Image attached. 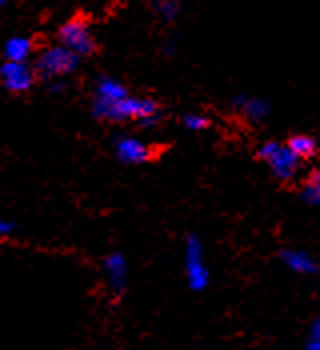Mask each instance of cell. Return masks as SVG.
Segmentation results:
<instances>
[{
    "instance_id": "cell-1",
    "label": "cell",
    "mask_w": 320,
    "mask_h": 350,
    "mask_svg": "<svg viewBox=\"0 0 320 350\" xmlns=\"http://www.w3.org/2000/svg\"><path fill=\"white\" fill-rule=\"evenodd\" d=\"M92 118L108 122V124H124V122H134L138 124L142 131H150L155 126H159L162 120V108L160 105L150 98V96H136L129 94L126 98L108 105V107L90 108Z\"/></svg>"
},
{
    "instance_id": "cell-18",
    "label": "cell",
    "mask_w": 320,
    "mask_h": 350,
    "mask_svg": "<svg viewBox=\"0 0 320 350\" xmlns=\"http://www.w3.org/2000/svg\"><path fill=\"white\" fill-rule=\"evenodd\" d=\"M310 338H320V319H317L310 328Z\"/></svg>"
},
{
    "instance_id": "cell-6",
    "label": "cell",
    "mask_w": 320,
    "mask_h": 350,
    "mask_svg": "<svg viewBox=\"0 0 320 350\" xmlns=\"http://www.w3.org/2000/svg\"><path fill=\"white\" fill-rule=\"evenodd\" d=\"M101 272L105 286L112 297H124L129 288V276H131V267L129 258L122 250H112L101 260Z\"/></svg>"
},
{
    "instance_id": "cell-9",
    "label": "cell",
    "mask_w": 320,
    "mask_h": 350,
    "mask_svg": "<svg viewBox=\"0 0 320 350\" xmlns=\"http://www.w3.org/2000/svg\"><path fill=\"white\" fill-rule=\"evenodd\" d=\"M129 94H131V90L126 88L124 82L103 75V77H98V79L94 81V86H92V103H90V108H101L108 107V105H114V103L126 98Z\"/></svg>"
},
{
    "instance_id": "cell-11",
    "label": "cell",
    "mask_w": 320,
    "mask_h": 350,
    "mask_svg": "<svg viewBox=\"0 0 320 350\" xmlns=\"http://www.w3.org/2000/svg\"><path fill=\"white\" fill-rule=\"evenodd\" d=\"M235 110L250 122H261L268 116V103L254 96H239L235 98Z\"/></svg>"
},
{
    "instance_id": "cell-7",
    "label": "cell",
    "mask_w": 320,
    "mask_h": 350,
    "mask_svg": "<svg viewBox=\"0 0 320 350\" xmlns=\"http://www.w3.org/2000/svg\"><path fill=\"white\" fill-rule=\"evenodd\" d=\"M258 157L267 162L268 168L280 180H291L298 170V159L291 152L286 144L280 142H265L258 148Z\"/></svg>"
},
{
    "instance_id": "cell-8",
    "label": "cell",
    "mask_w": 320,
    "mask_h": 350,
    "mask_svg": "<svg viewBox=\"0 0 320 350\" xmlns=\"http://www.w3.org/2000/svg\"><path fill=\"white\" fill-rule=\"evenodd\" d=\"M36 72L30 62H8L0 64V86L10 94H25L36 84Z\"/></svg>"
},
{
    "instance_id": "cell-13",
    "label": "cell",
    "mask_w": 320,
    "mask_h": 350,
    "mask_svg": "<svg viewBox=\"0 0 320 350\" xmlns=\"http://www.w3.org/2000/svg\"><path fill=\"white\" fill-rule=\"evenodd\" d=\"M152 12L162 23H174L181 16L183 2L181 0H150Z\"/></svg>"
},
{
    "instance_id": "cell-4",
    "label": "cell",
    "mask_w": 320,
    "mask_h": 350,
    "mask_svg": "<svg viewBox=\"0 0 320 350\" xmlns=\"http://www.w3.org/2000/svg\"><path fill=\"white\" fill-rule=\"evenodd\" d=\"M185 278L192 293H202L211 284V270L204 260L202 241L196 234H188L185 241Z\"/></svg>"
},
{
    "instance_id": "cell-19",
    "label": "cell",
    "mask_w": 320,
    "mask_h": 350,
    "mask_svg": "<svg viewBox=\"0 0 320 350\" xmlns=\"http://www.w3.org/2000/svg\"><path fill=\"white\" fill-rule=\"evenodd\" d=\"M306 350H320V338H310L306 345Z\"/></svg>"
},
{
    "instance_id": "cell-2",
    "label": "cell",
    "mask_w": 320,
    "mask_h": 350,
    "mask_svg": "<svg viewBox=\"0 0 320 350\" xmlns=\"http://www.w3.org/2000/svg\"><path fill=\"white\" fill-rule=\"evenodd\" d=\"M36 79L46 82H56L75 75L80 66V58L75 53H70L68 49H64L62 44H49L44 49H40L34 54V60L30 62Z\"/></svg>"
},
{
    "instance_id": "cell-5",
    "label": "cell",
    "mask_w": 320,
    "mask_h": 350,
    "mask_svg": "<svg viewBox=\"0 0 320 350\" xmlns=\"http://www.w3.org/2000/svg\"><path fill=\"white\" fill-rule=\"evenodd\" d=\"M110 150L114 159L126 166H142L155 159V146L144 138L118 133L110 138Z\"/></svg>"
},
{
    "instance_id": "cell-3",
    "label": "cell",
    "mask_w": 320,
    "mask_h": 350,
    "mask_svg": "<svg viewBox=\"0 0 320 350\" xmlns=\"http://www.w3.org/2000/svg\"><path fill=\"white\" fill-rule=\"evenodd\" d=\"M56 42L77 54L80 60L86 56H92L98 49L94 30L90 27V23L82 16H72L66 23H62L56 32Z\"/></svg>"
},
{
    "instance_id": "cell-14",
    "label": "cell",
    "mask_w": 320,
    "mask_h": 350,
    "mask_svg": "<svg viewBox=\"0 0 320 350\" xmlns=\"http://www.w3.org/2000/svg\"><path fill=\"white\" fill-rule=\"evenodd\" d=\"M286 146L291 148V152H293L298 161H300V159H310V157H315V154H317V150H319V146H317L315 138H310V136H304V135L293 136V138H291V142H289Z\"/></svg>"
},
{
    "instance_id": "cell-12",
    "label": "cell",
    "mask_w": 320,
    "mask_h": 350,
    "mask_svg": "<svg viewBox=\"0 0 320 350\" xmlns=\"http://www.w3.org/2000/svg\"><path fill=\"white\" fill-rule=\"evenodd\" d=\"M282 260L289 269L298 272V274H315L319 270L317 260L304 250H284Z\"/></svg>"
},
{
    "instance_id": "cell-16",
    "label": "cell",
    "mask_w": 320,
    "mask_h": 350,
    "mask_svg": "<svg viewBox=\"0 0 320 350\" xmlns=\"http://www.w3.org/2000/svg\"><path fill=\"white\" fill-rule=\"evenodd\" d=\"M304 196L306 200L320 204V170H317L310 178H308V185L304 189Z\"/></svg>"
},
{
    "instance_id": "cell-15",
    "label": "cell",
    "mask_w": 320,
    "mask_h": 350,
    "mask_svg": "<svg viewBox=\"0 0 320 350\" xmlns=\"http://www.w3.org/2000/svg\"><path fill=\"white\" fill-rule=\"evenodd\" d=\"M183 124H185V129L192 131V133H202L211 126V120L202 112H187L183 116Z\"/></svg>"
},
{
    "instance_id": "cell-20",
    "label": "cell",
    "mask_w": 320,
    "mask_h": 350,
    "mask_svg": "<svg viewBox=\"0 0 320 350\" xmlns=\"http://www.w3.org/2000/svg\"><path fill=\"white\" fill-rule=\"evenodd\" d=\"M8 2H10V0H0V8H2V6H6Z\"/></svg>"
},
{
    "instance_id": "cell-17",
    "label": "cell",
    "mask_w": 320,
    "mask_h": 350,
    "mask_svg": "<svg viewBox=\"0 0 320 350\" xmlns=\"http://www.w3.org/2000/svg\"><path fill=\"white\" fill-rule=\"evenodd\" d=\"M18 230V224L8 218H0V239H8Z\"/></svg>"
},
{
    "instance_id": "cell-10",
    "label": "cell",
    "mask_w": 320,
    "mask_h": 350,
    "mask_svg": "<svg viewBox=\"0 0 320 350\" xmlns=\"http://www.w3.org/2000/svg\"><path fill=\"white\" fill-rule=\"evenodd\" d=\"M34 53L36 46L30 36H10L2 44V56L8 62H30Z\"/></svg>"
}]
</instances>
